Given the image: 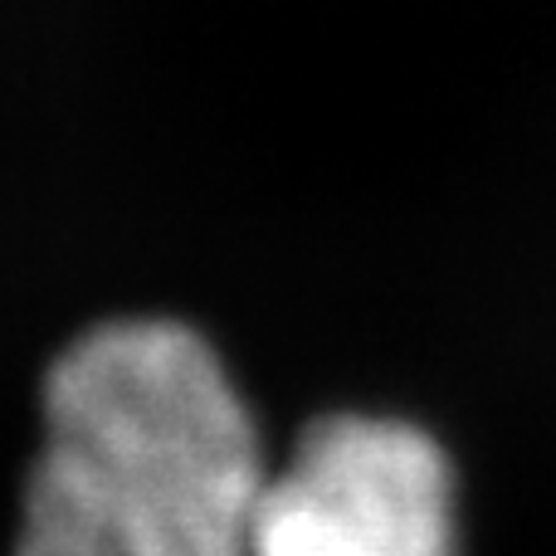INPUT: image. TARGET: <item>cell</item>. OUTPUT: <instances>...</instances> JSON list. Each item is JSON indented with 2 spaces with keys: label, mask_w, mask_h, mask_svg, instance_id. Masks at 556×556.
<instances>
[{
  "label": "cell",
  "mask_w": 556,
  "mask_h": 556,
  "mask_svg": "<svg viewBox=\"0 0 556 556\" xmlns=\"http://www.w3.org/2000/svg\"><path fill=\"white\" fill-rule=\"evenodd\" d=\"M260 430L205 337L172 317L88 327L45 376L15 556H254Z\"/></svg>",
  "instance_id": "cell-1"
},
{
  "label": "cell",
  "mask_w": 556,
  "mask_h": 556,
  "mask_svg": "<svg viewBox=\"0 0 556 556\" xmlns=\"http://www.w3.org/2000/svg\"><path fill=\"white\" fill-rule=\"evenodd\" d=\"M254 556H459L440 444L376 415L317 420L264 479Z\"/></svg>",
  "instance_id": "cell-2"
}]
</instances>
